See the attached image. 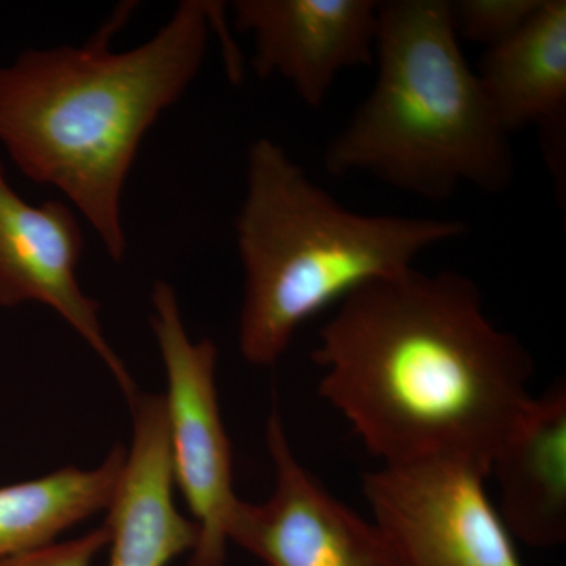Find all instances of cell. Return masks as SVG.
Returning a JSON list of instances; mask_svg holds the SVG:
<instances>
[{"label": "cell", "instance_id": "6", "mask_svg": "<svg viewBox=\"0 0 566 566\" xmlns=\"http://www.w3.org/2000/svg\"><path fill=\"white\" fill-rule=\"evenodd\" d=\"M486 472L457 461L382 465L363 490L394 566H524L486 493Z\"/></svg>", "mask_w": 566, "mask_h": 566}, {"label": "cell", "instance_id": "1", "mask_svg": "<svg viewBox=\"0 0 566 566\" xmlns=\"http://www.w3.org/2000/svg\"><path fill=\"white\" fill-rule=\"evenodd\" d=\"M318 338L319 394L387 465L457 461L490 476L535 398L531 353L457 271L367 283Z\"/></svg>", "mask_w": 566, "mask_h": 566}, {"label": "cell", "instance_id": "4", "mask_svg": "<svg viewBox=\"0 0 566 566\" xmlns=\"http://www.w3.org/2000/svg\"><path fill=\"white\" fill-rule=\"evenodd\" d=\"M375 59L374 91L327 147V174H368L428 200L512 186L510 134L465 61L450 0L379 2Z\"/></svg>", "mask_w": 566, "mask_h": 566}, {"label": "cell", "instance_id": "10", "mask_svg": "<svg viewBox=\"0 0 566 566\" xmlns=\"http://www.w3.org/2000/svg\"><path fill=\"white\" fill-rule=\"evenodd\" d=\"M134 438L107 510L109 566H169L196 549L200 528L178 512L163 395L137 394Z\"/></svg>", "mask_w": 566, "mask_h": 566}, {"label": "cell", "instance_id": "12", "mask_svg": "<svg viewBox=\"0 0 566 566\" xmlns=\"http://www.w3.org/2000/svg\"><path fill=\"white\" fill-rule=\"evenodd\" d=\"M475 73L502 128L513 134L539 126L557 169L566 114L565 0H545L521 31L488 48Z\"/></svg>", "mask_w": 566, "mask_h": 566}, {"label": "cell", "instance_id": "15", "mask_svg": "<svg viewBox=\"0 0 566 566\" xmlns=\"http://www.w3.org/2000/svg\"><path fill=\"white\" fill-rule=\"evenodd\" d=\"M107 526L95 528L81 538L48 545L18 556L3 558L0 566H92L103 547L109 546Z\"/></svg>", "mask_w": 566, "mask_h": 566}, {"label": "cell", "instance_id": "14", "mask_svg": "<svg viewBox=\"0 0 566 566\" xmlns=\"http://www.w3.org/2000/svg\"><path fill=\"white\" fill-rule=\"evenodd\" d=\"M545 0H457L452 17L460 39L491 48L509 40L542 9Z\"/></svg>", "mask_w": 566, "mask_h": 566}, {"label": "cell", "instance_id": "8", "mask_svg": "<svg viewBox=\"0 0 566 566\" xmlns=\"http://www.w3.org/2000/svg\"><path fill=\"white\" fill-rule=\"evenodd\" d=\"M82 252L84 234L69 205L33 207L13 191L0 166V305L40 303L57 312L98 354L132 405L137 387L104 337L98 303L77 281Z\"/></svg>", "mask_w": 566, "mask_h": 566}, {"label": "cell", "instance_id": "9", "mask_svg": "<svg viewBox=\"0 0 566 566\" xmlns=\"http://www.w3.org/2000/svg\"><path fill=\"white\" fill-rule=\"evenodd\" d=\"M234 25L255 46L260 77H283L318 109L342 71L370 65L378 39L376 0H237Z\"/></svg>", "mask_w": 566, "mask_h": 566}, {"label": "cell", "instance_id": "2", "mask_svg": "<svg viewBox=\"0 0 566 566\" xmlns=\"http://www.w3.org/2000/svg\"><path fill=\"white\" fill-rule=\"evenodd\" d=\"M133 3L81 46L28 50L0 69V142L25 177L84 216L114 262L125 259L122 197L148 129L202 69L219 2L185 0L153 39L114 52Z\"/></svg>", "mask_w": 566, "mask_h": 566}, {"label": "cell", "instance_id": "7", "mask_svg": "<svg viewBox=\"0 0 566 566\" xmlns=\"http://www.w3.org/2000/svg\"><path fill=\"white\" fill-rule=\"evenodd\" d=\"M275 488L263 504L238 501L229 542L266 566H394L371 521L334 497L294 455L281 417L266 424Z\"/></svg>", "mask_w": 566, "mask_h": 566}, {"label": "cell", "instance_id": "13", "mask_svg": "<svg viewBox=\"0 0 566 566\" xmlns=\"http://www.w3.org/2000/svg\"><path fill=\"white\" fill-rule=\"evenodd\" d=\"M126 450L114 447L99 468H65L0 486V560L52 545L59 535L107 509Z\"/></svg>", "mask_w": 566, "mask_h": 566}, {"label": "cell", "instance_id": "5", "mask_svg": "<svg viewBox=\"0 0 566 566\" xmlns=\"http://www.w3.org/2000/svg\"><path fill=\"white\" fill-rule=\"evenodd\" d=\"M151 303V326L167 376L164 406L174 482L200 528L191 566H223L240 499L233 491L232 444L216 389L218 348L210 338H189L169 283H155Z\"/></svg>", "mask_w": 566, "mask_h": 566}, {"label": "cell", "instance_id": "3", "mask_svg": "<svg viewBox=\"0 0 566 566\" xmlns=\"http://www.w3.org/2000/svg\"><path fill=\"white\" fill-rule=\"evenodd\" d=\"M234 230L244 271L240 349L262 367L277 363L301 324L323 308L468 233L458 219L352 211L268 137L249 147Z\"/></svg>", "mask_w": 566, "mask_h": 566}, {"label": "cell", "instance_id": "11", "mask_svg": "<svg viewBox=\"0 0 566 566\" xmlns=\"http://www.w3.org/2000/svg\"><path fill=\"white\" fill-rule=\"evenodd\" d=\"M501 488L497 510L513 538L547 549L566 539V385L532 401L491 464Z\"/></svg>", "mask_w": 566, "mask_h": 566}]
</instances>
